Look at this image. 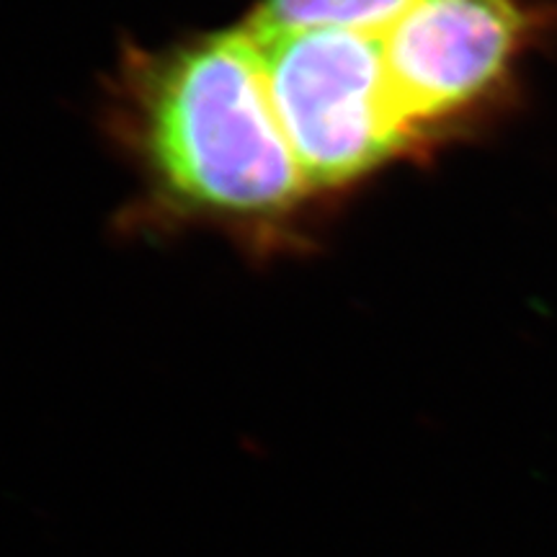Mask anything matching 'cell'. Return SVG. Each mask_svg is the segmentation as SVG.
Returning <instances> with one entry per match:
<instances>
[{
    "instance_id": "cell-1",
    "label": "cell",
    "mask_w": 557,
    "mask_h": 557,
    "mask_svg": "<svg viewBox=\"0 0 557 557\" xmlns=\"http://www.w3.org/2000/svg\"><path fill=\"white\" fill-rule=\"evenodd\" d=\"M145 127L158 171L191 205L271 214L308 191L248 26L165 60L145 96Z\"/></svg>"
},
{
    "instance_id": "cell-2",
    "label": "cell",
    "mask_w": 557,
    "mask_h": 557,
    "mask_svg": "<svg viewBox=\"0 0 557 557\" xmlns=\"http://www.w3.org/2000/svg\"><path fill=\"white\" fill-rule=\"evenodd\" d=\"M248 32L259 47L271 107L308 186L348 184L416 137L389 90L382 34Z\"/></svg>"
},
{
    "instance_id": "cell-3",
    "label": "cell",
    "mask_w": 557,
    "mask_h": 557,
    "mask_svg": "<svg viewBox=\"0 0 557 557\" xmlns=\"http://www.w3.org/2000/svg\"><path fill=\"white\" fill-rule=\"evenodd\" d=\"M557 24V0H416L382 34L395 107L418 135L487 107Z\"/></svg>"
},
{
    "instance_id": "cell-4",
    "label": "cell",
    "mask_w": 557,
    "mask_h": 557,
    "mask_svg": "<svg viewBox=\"0 0 557 557\" xmlns=\"http://www.w3.org/2000/svg\"><path fill=\"white\" fill-rule=\"evenodd\" d=\"M416 0H263L253 29H351L385 34Z\"/></svg>"
}]
</instances>
